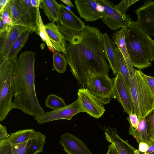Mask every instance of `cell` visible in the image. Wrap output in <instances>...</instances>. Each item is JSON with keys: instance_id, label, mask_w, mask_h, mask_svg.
Returning a JSON list of instances; mask_svg holds the SVG:
<instances>
[{"instance_id": "5bb4252c", "label": "cell", "mask_w": 154, "mask_h": 154, "mask_svg": "<svg viewBox=\"0 0 154 154\" xmlns=\"http://www.w3.org/2000/svg\"><path fill=\"white\" fill-rule=\"evenodd\" d=\"M20 10L23 25L36 32L37 29V8L33 6L31 0H16Z\"/></svg>"}, {"instance_id": "7402d4cb", "label": "cell", "mask_w": 154, "mask_h": 154, "mask_svg": "<svg viewBox=\"0 0 154 154\" xmlns=\"http://www.w3.org/2000/svg\"><path fill=\"white\" fill-rule=\"evenodd\" d=\"M40 6L51 23L60 22L61 5L54 0H42Z\"/></svg>"}, {"instance_id": "8992f818", "label": "cell", "mask_w": 154, "mask_h": 154, "mask_svg": "<svg viewBox=\"0 0 154 154\" xmlns=\"http://www.w3.org/2000/svg\"><path fill=\"white\" fill-rule=\"evenodd\" d=\"M116 79L110 78L108 74L95 73L88 81L85 88L100 103L106 104L111 99H116Z\"/></svg>"}, {"instance_id": "bcb514c9", "label": "cell", "mask_w": 154, "mask_h": 154, "mask_svg": "<svg viewBox=\"0 0 154 154\" xmlns=\"http://www.w3.org/2000/svg\"><path fill=\"white\" fill-rule=\"evenodd\" d=\"M152 61H154V40H153L152 46Z\"/></svg>"}, {"instance_id": "f6af8a7d", "label": "cell", "mask_w": 154, "mask_h": 154, "mask_svg": "<svg viewBox=\"0 0 154 154\" xmlns=\"http://www.w3.org/2000/svg\"><path fill=\"white\" fill-rule=\"evenodd\" d=\"M61 1L69 6L70 7L74 6L72 2L69 0H61Z\"/></svg>"}, {"instance_id": "277c9868", "label": "cell", "mask_w": 154, "mask_h": 154, "mask_svg": "<svg viewBox=\"0 0 154 154\" xmlns=\"http://www.w3.org/2000/svg\"><path fill=\"white\" fill-rule=\"evenodd\" d=\"M140 70L135 69L130 75L129 85L134 107V113L139 119L145 117L154 107V95L142 76Z\"/></svg>"}, {"instance_id": "f546056e", "label": "cell", "mask_w": 154, "mask_h": 154, "mask_svg": "<svg viewBox=\"0 0 154 154\" xmlns=\"http://www.w3.org/2000/svg\"><path fill=\"white\" fill-rule=\"evenodd\" d=\"M45 106L53 110H55L66 106L64 100L56 95L50 94L47 97L45 101Z\"/></svg>"}, {"instance_id": "e0dca14e", "label": "cell", "mask_w": 154, "mask_h": 154, "mask_svg": "<svg viewBox=\"0 0 154 154\" xmlns=\"http://www.w3.org/2000/svg\"><path fill=\"white\" fill-rule=\"evenodd\" d=\"M60 23L64 26L79 32L82 31L86 25L79 17L63 5L60 8Z\"/></svg>"}, {"instance_id": "f1b7e54d", "label": "cell", "mask_w": 154, "mask_h": 154, "mask_svg": "<svg viewBox=\"0 0 154 154\" xmlns=\"http://www.w3.org/2000/svg\"><path fill=\"white\" fill-rule=\"evenodd\" d=\"M54 68L59 73H63L66 70L67 65L66 59L59 52H55L53 55Z\"/></svg>"}, {"instance_id": "7c38bea8", "label": "cell", "mask_w": 154, "mask_h": 154, "mask_svg": "<svg viewBox=\"0 0 154 154\" xmlns=\"http://www.w3.org/2000/svg\"><path fill=\"white\" fill-rule=\"evenodd\" d=\"M77 94L84 112L96 119H98L103 115L105 111L104 104L99 101L85 88L79 89Z\"/></svg>"}, {"instance_id": "8fae6325", "label": "cell", "mask_w": 154, "mask_h": 154, "mask_svg": "<svg viewBox=\"0 0 154 154\" xmlns=\"http://www.w3.org/2000/svg\"><path fill=\"white\" fill-rule=\"evenodd\" d=\"M115 85L116 99L124 112L129 115L134 113L133 99L130 85L119 72L116 75Z\"/></svg>"}, {"instance_id": "52a82bcc", "label": "cell", "mask_w": 154, "mask_h": 154, "mask_svg": "<svg viewBox=\"0 0 154 154\" xmlns=\"http://www.w3.org/2000/svg\"><path fill=\"white\" fill-rule=\"evenodd\" d=\"M46 137L39 132L28 140L14 144L0 140V154H38L43 151Z\"/></svg>"}, {"instance_id": "cb8c5ba5", "label": "cell", "mask_w": 154, "mask_h": 154, "mask_svg": "<svg viewBox=\"0 0 154 154\" xmlns=\"http://www.w3.org/2000/svg\"><path fill=\"white\" fill-rule=\"evenodd\" d=\"M33 32L30 29L23 32L17 39L11 48L7 58L10 62L13 63L17 59V56L21 49L26 42L29 36Z\"/></svg>"}, {"instance_id": "7bdbcfd3", "label": "cell", "mask_w": 154, "mask_h": 154, "mask_svg": "<svg viewBox=\"0 0 154 154\" xmlns=\"http://www.w3.org/2000/svg\"><path fill=\"white\" fill-rule=\"evenodd\" d=\"M9 0H1L0 1V12L5 7Z\"/></svg>"}, {"instance_id": "9c48e42d", "label": "cell", "mask_w": 154, "mask_h": 154, "mask_svg": "<svg viewBox=\"0 0 154 154\" xmlns=\"http://www.w3.org/2000/svg\"><path fill=\"white\" fill-rule=\"evenodd\" d=\"M83 112L84 111L78 98L75 101L64 107L57 110L45 112L34 118L37 123L43 124L59 120H71L74 116Z\"/></svg>"}, {"instance_id": "d590c367", "label": "cell", "mask_w": 154, "mask_h": 154, "mask_svg": "<svg viewBox=\"0 0 154 154\" xmlns=\"http://www.w3.org/2000/svg\"><path fill=\"white\" fill-rule=\"evenodd\" d=\"M127 120L130 125L134 128H137L139 125V119L137 115L134 113H131L129 115Z\"/></svg>"}, {"instance_id": "74e56055", "label": "cell", "mask_w": 154, "mask_h": 154, "mask_svg": "<svg viewBox=\"0 0 154 154\" xmlns=\"http://www.w3.org/2000/svg\"><path fill=\"white\" fill-rule=\"evenodd\" d=\"M7 131L6 127L0 124V140L5 139L9 136Z\"/></svg>"}, {"instance_id": "8d00e7d4", "label": "cell", "mask_w": 154, "mask_h": 154, "mask_svg": "<svg viewBox=\"0 0 154 154\" xmlns=\"http://www.w3.org/2000/svg\"><path fill=\"white\" fill-rule=\"evenodd\" d=\"M141 75L147 83L148 86L154 95V76H149L140 71Z\"/></svg>"}, {"instance_id": "ffe728a7", "label": "cell", "mask_w": 154, "mask_h": 154, "mask_svg": "<svg viewBox=\"0 0 154 154\" xmlns=\"http://www.w3.org/2000/svg\"><path fill=\"white\" fill-rule=\"evenodd\" d=\"M103 37L105 52L107 60L113 74L116 75L119 72L115 54V50L117 46L114 41L109 36L107 33H103Z\"/></svg>"}, {"instance_id": "3957f363", "label": "cell", "mask_w": 154, "mask_h": 154, "mask_svg": "<svg viewBox=\"0 0 154 154\" xmlns=\"http://www.w3.org/2000/svg\"><path fill=\"white\" fill-rule=\"evenodd\" d=\"M125 39L133 66L140 70L151 66L153 40L133 20L126 27Z\"/></svg>"}, {"instance_id": "ab89813d", "label": "cell", "mask_w": 154, "mask_h": 154, "mask_svg": "<svg viewBox=\"0 0 154 154\" xmlns=\"http://www.w3.org/2000/svg\"><path fill=\"white\" fill-rule=\"evenodd\" d=\"M106 154H119L114 145L112 143L109 146Z\"/></svg>"}, {"instance_id": "1f68e13d", "label": "cell", "mask_w": 154, "mask_h": 154, "mask_svg": "<svg viewBox=\"0 0 154 154\" xmlns=\"http://www.w3.org/2000/svg\"><path fill=\"white\" fill-rule=\"evenodd\" d=\"M10 13L11 25H23L20 10L16 0H10Z\"/></svg>"}, {"instance_id": "603a6c76", "label": "cell", "mask_w": 154, "mask_h": 154, "mask_svg": "<svg viewBox=\"0 0 154 154\" xmlns=\"http://www.w3.org/2000/svg\"><path fill=\"white\" fill-rule=\"evenodd\" d=\"M37 132L33 129H28L20 130L11 133L8 137L2 140L11 144H18L25 142L32 138L36 135Z\"/></svg>"}, {"instance_id": "2e32d148", "label": "cell", "mask_w": 154, "mask_h": 154, "mask_svg": "<svg viewBox=\"0 0 154 154\" xmlns=\"http://www.w3.org/2000/svg\"><path fill=\"white\" fill-rule=\"evenodd\" d=\"M105 137L107 141L113 143L119 154H143L130 145L127 141L122 139L118 135L114 128L104 127Z\"/></svg>"}, {"instance_id": "e575fe53", "label": "cell", "mask_w": 154, "mask_h": 154, "mask_svg": "<svg viewBox=\"0 0 154 154\" xmlns=\"http://www.w3.org/2000/svg\"><path fill=\"white\" fill-rule=\"evenodd\" d=\"M10 27L5 30L0 32V57L2 56L3 53L5 46L8 37Z\"/></svg>"}, {"instance_id": "4316f807", "label": "cell", "mask_w": 154, "mask_h": 154, "mask_svg": "<svg viewBox=\"0 0 154 154\" xmlns=\"http://www.w3.org/2000/svg\"><path fill=\"white\" fill-rule=\"evenodd\" d=\"M39 6L37 7V29L36 32L40 36L42 41L46 43L49 50L54 53L55 50L52 47V44L50 42L46 30L45 25L44 24L42 20L39 9Z\"/></svg>"}, {"instance_id": "d6a6232c", "label": "cell", "mask_w": 154, "mask_h": 154, "mask_svg": "<svg viewBox=\"0 0 154 154\" xmlns=\"http://www.w3.org/2000/svg\"><path fill=\"white\" fill-rule=\"evenodd\" d=\"M138 0H122L118 5H116L115 9L119 13L123 16H125L128 9L132 4Z\"/></svg>"}, {"instance_id": "ba28073f", "label": "cell", "mask_w": 154, "mask_h": 154, "mask_svg": "<svg viewBox=\"0 0 154 154\" xmlns=\"http://www.w3.org/2000/svg\"><path fill=\"white\" fill-rule=\"evenodd\" d=\"M96 1L101 11L102 22L110 29L115 31L130 25L132 20L129 15L124 16L118 12L115 9L116 5L112 2L105 0Z\"/></svg>"}, {"instance_id": "ee69618b", "label": "cell", "mask_w": 154, "mask_h": 154, "mask_svg": "<svg viewBox=\"0 0 154 154\" xmlns=\"http://www.w3.org/2000/svg\"><path fill=\"white\" fill-rule=\"evenodd\" d=\"M41 0H31V2L32 5L34 7L37 8L40 6Z\"/></svg>"}, {"instance_id": "ac0fdd59", "label": "cell", "mask_w": 154, "mask_h": 154, "mask_svg": "<svg viewBox=\"0 0 154 154\" xmlns=\"http://www.w3.org/2000/svg\"><path fill=\"white\" fill-rule=\"evenodd\" d=\"M46 30L52 47L55 51L65 54L67 47L65 40L55 23H51L45 25Z\"/></svg>"}, {"instance_id": "30bf717a", "label": "cell", "mask_w": 154, "mask_h": 154, "mask_svg": "<svg viewBox=\"0 0 154 154\" xmlns=\"http://www.w3.org/2000/svg\"><path fill=\"white\" fill-rule=\"evenodd\" d=\"M138 18L135 22L148 35L154 37V1L146 0L135 11Z\"/></svg>"}, {"instance_id": "44dd1931", "label": "cell", "mask_w": 154, "mask_h": 154, "mask_svg": "<svg viewBox=\"0 0 154 154\" xmlns=\"http://www.w3.org/2000/svg\"><path fill=\"white\" fill-rule=\"evenodd\" d=\"M28 29H30L23 25H11L10 27L3 53L2 56L0 57V63L7 59L11 48L20 35L24 31Z\"/></svg>"}, {"instance_id": "60d3db41", "label": "cell", "mask_w": 154, "mask_h": 154, "mask_svg": "<svg viewBox=\"0 0 154 154\" xmlns=\"http://www.w3.org/2000/svg\"><path fill=\"white\" fill-rule=\"evenodd\" d=\"M10 26L7 25L5 24L1 19H0V32L6 29Z\"/></svg>"}, {"instance_id": "6da1fadb", "label": "cell", "mask_w": 154, "mask_h": 154, "mask_svg": "<svg viewBox=\"0 0 154 154\" xmlns=\"http://www.w3.org/2000/svg\"><path fill=\"white\" fill-rule=\"evenodd\" d=\"M103 34L97 27L86 25L77 44L66 45L65 56L80 88L95 73L108 74L110 66L105 52Z\"/></svg>"}, {"instance_id": "836d02e7", "label": "cell", "mask_w": 154, "mask_h": 154, "mask_svg": "<svg viewBox=\"0 0 154 154\" xmlns=\"http://www.w3.org/2000/svg\"><path fill=\"white\" fill-rule=\"evenodd\" d=\"M0 19L5 20L9 26H11V19L10 13V0L0 12Z\"/></svg>"}, {"instance_id": "9a60e30c", "label": "cell", "mask_w": 154, "mask_h": 154, "mask_svg": "<svg viewBox=\"0 0 154 154\" xmlns=\"http://www.w3.org/2000/svg\"><path fill=\"white\" fill-rule=\"evenodd\" d=\"M60 138L59 143L67 154H93L83 141L69 132L64 133Z\"/></svg>"}, {"instance_id": "7dc6e473", "label": "cell", "mask_w": 154, "mask_h": 154, "mask_svg": "<svg viewBox=\"0 0 154 154\" xmlns=\"http://www.w3.org/2000/svg\"><path fill=\"white\" fill-rule=\"evenodd\" d=\"M154 144V137L153 139V140L150 144V145H152V144Z\"/></svg>"}, {"instance_id": "83f0119b", "label": "cell", "mask_w": 154, "mask_h": 154, "mask_svg": "<svg viewBox=\"0 0 154 154\" xmlns=\"http://www.w3.org/2000/svg\"><path fill=\"white\" fill-rule=\"evenodd\" d=\"M115 54L119 72L121 74L126 82L129 85L130 75L129 71L123 56L117 47L116 49Z\"/></svg>"}, {"instance_id": "f35d334b", "label": "cell", "mask_w": 154, "mask_h": 154, "mask_svg": "<svg viewBox=\"0 0 154 154\" xmlns=\"http://www.w3.org/2000/svg\"><path fill=\"white\" fill-rule=\"evenodd\" d=\"M138 144V149L142 153L146 152L149 147V145L146 142H141Z\"/></svg>"}, {"instance_id": "4dcf8cb0", "label": "cell", "mask_w": 154, "mask_h": 154, "mask_svg": "<svg viewBox=\"0 0 154 154\" xmlns=\"http://www.w3.org/2000/svg\"><path fill=\"white\" fill-rule=\"evenodd\" d=\"M145 118L147 130L146 142L149 146L154 137V107Z\"/></svg>"}, {"instance_id": "b9f144b4", "label": "cell", "mask_w": 154, "mask_h": 154, "mask_svg": "<svg viewBox=\"0 0 154 154\" xmlns=\"http://www.w3.org/2000/svg\"><path fill=\"white\" fill-rule=\"evenodd\" d=\"M143 154H154V144L149 145L147 150Z\"/></svg>"}, {"instance_id": "d4e9b609", "label": "cell", "mask_w": 154, "mask_h": 154, "mask_svg": "<svg viewBox=\"0 0 154 154\" xmlns=\"http://www.w3.org/2000/svg\"><path fill=\"white\" fill-rule=\"evenodd\" d=\"M128 132L135 138L138 144L141 142L146 143L147 130L145 118L139 119L138 125L135 129L130 125Z\"/></svg>"}, {"instance_id": "4fadbf2b", "label": "cell", "mask_w": 154, "mask_h": 154, "mask_svg": "<svg viewBox=\"0 0 154 154\" xmlns=\"http://www.w3.org/2000/svg\"><path fill=\"white\" fill-rule=\"evenodd\" d=\"M74 2L80 16L86 21L92 22L101 18V11L96 0H75Z\"/></svg>"}, {"instance_id": "484cf974", "label": "cell", "mask_w": 154, "mask_h": 154, "mask_svg": "<svg viewBox=\"0 0 154 154\" xmlns=\"http://www.w3.org/2000/svg\"><path fill=\"white\" fill-rule=\"evenodd\" d=\"M56 26L65 40L72 44H77L80 42L82 36L81 32H79L69 29L62 25L59 22L56 23Z\"/></svg>"}, {"instance_id": "7a4b0ae2", "label": "cell", "mask_w": 154, "mask_h": 154, "mask_svg": "<svg viewBox=\"0 0 154 154\" xmlns=\"http://www.w3.org/2000/svg\"><path fill=\"white\" fill-rule=\"evenodd\" d=\"M35 53L26 51L13 62V108L34 117L45 112L38 99L35 82Z\"/></svg>"}, {"instance_id": "d6986e66", "label": "cell", "mask_w": 154, "mask_h": 154, "mask_svg": "<svg viewBox=\"0 0 154 154\" xmlns=\"http://www.w3.org/2000/svg\"><path fill=\"white\" fill-rule=\"evenodd\" d=\"M126 27L121 28L113 33V40L120 50L128 67L129 75L134 74L135 69L133 66L128 52L125 41Z\"/></svg>"}, {"instance_id": "5b68a950", "label": "cell", "mask_w": 154, "mask_h": 154, "mask_svg": "<svg viewBox=\"0 0 154 154\" xmlns=\"http://www.w3.org/2000/svg\"><path fill=\"white\" fill-rule=\"evenodd\" d=\"M13 64L7 58L0 63V121L13 109L12 82Z\"/></svg>"}]
</instances>
